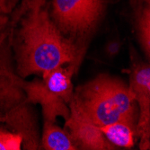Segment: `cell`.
Masks as SVG:
<instances>
[{
	"label": "cell",
	"mask_w": 150,
	"mask_h": 150,
	"mask_svg": "<svg viewBox=\"0 0 150 150\" xmlns=\"http://www.w3.org/2000/svg\"><path fill=\"white\" fill-rule=\"evenodd\" d=\"M8 26L21 78L42 76L66 63H79V48L51 20L46 0H20Z\"/></svg>",
	"instance_id": "1"
},
{
	"label": "cell",
	"mask_w": 150,
	"mask_h": 150,
	"mask_svg": "<svg viewBox=\"0 0 150 150\" xmlns=\"http://www.w3.org/2000/svg\"><path fill=\"white\" fill-rule=\"evenodd\" d=\"M71 99L99 128L117 121L136 124V101L129 86L118 77L101 74L77 87Z\"/></svg>",
	"instance_id": "2"
},
{
	"label": "cell",
	"mask_w": 150,
	"mask_h": 150,
	"mask_svg": "<svg viewBox=\"0 0 150 150\" xmlns=\"http://www.w3.org/2000/svg\"><path fill=\"white\" fill-rule=\"evenodd\" d=\"M76 63L67 67H58L42 75V79L24 82L23 78L12 73L5 72L13 84L25 92L28 103H39L42 107L45 120L55 122L57 117L67 120L69 117V103L73 96L72 77L77 69Z\"/></svg>",
	"instance_id": "3"
},
{
	"label": "cell",
	"mask_w": 150,
	"mask_h": 150,
	"mask_svg": "<svg viewBox=\"0 0 150 150\" xmlns=\"http://www.w3.org/2000/svg\"><path fill=\"white\" fill-rule=\"evenodd\" d=\"M104 6V0H52L54 23L65 34L86 35L100 22Z\"/></svg>",
	"instance_id": "4"
},
{
	"label": "cell",
	"mask_w": 150,
	"mask_h": 150,
	"mask_svg": "<svg viewBox=\"0 0 150 150\" xmlns=\"http://www.w3.org/2000/svg\"><path fill=\"white\" fill-rule=\"evenodd\" d=\"M129 91L139 103L137 134L140 149L150 147V67L148 63L134 61L129 74Z\"/></svg>",
	"instance_id": "5"
},
{
	"label": "cell",
	"mask_w": 150,
	"mask_h": 150,
	"mask_svg": "<svg viewBox=\"0 0 150 150\" xmlns=\"http://www.w3.org/2000/svg\"><path fill=\"white\" fill-rule=\"evenodd\" d=\"M69 107L70 113L66 120L65 127L69 129V135L77 148L87 150L115 149V146L106 139L100 128L87 117L74 100H70Z\"/></svg>",
	"instance_id": "6"
},
{
	"label": "cell",
	"mask_w": 150,
	"mask_h": 150,
	"mask_svg": "<svg viewBox=\"0 0 150 150\" xmlns=\"http://www.w3.org/2000/svg\"><path fill=\"white\" fill-rule=\"evenodd\" d=\"M134 26L145 55H150V0H134Z\"/></svg>",
	"instance_id": "7"
},
{
	"label": "cell",
	"mask_w": 150,
	"mask_h": 150,
	"mask_svg": "<svg viewBox=\"0 0 150 150\" xmlns=\"http://www.w3.org/2000/svg\"><path fill=\"white\" fill-rule=\"evenodd\" d=\"M106 139L115 147L131 148L137 135V124L128 121H117L100 127Z\"/></svg>",
	"instance_id": "8"
},
{
	"label": "cell",
	"mask_w": 150,
	"mask_h": 150,
	"mask_svg": "<svg viewBox=\"0 0 150 150\" xmlns=\"http://www.w3.org/2000/svg\"><path fill=\"white\" fill-rule=\"evenodd\" d=\"M42 146L46 150H76L70 136L55 125V122L45 120L42 133Z\"/></svg>",
	"instance_id": "9"
},
{
	"label": "cell",
	"mask_w": 150,
	"mask_h": 150,
	"mask_svg": "<svg viewBox=\"0 0 150 150\" xmlns=\"http://www.w3.org/2000/svg\"><path fill=\"white\" fill-rule=\"evenodd\" d=\"M20 0H0V36L8 28L13 12Z\"/></svg>",
	"instance_id": "10"
},
{
	"label": "cell",
	"mask_w": 150,
	"mask_h": 150,
	"mask_svg": "<svg viewBox=\"0 0 150 150\" xmlns=\"http://www.w3.org/2000/svg\"><path fill=\"white\" fill-rule=\"evenodd\" d=\"M22 145L21 134L0 129V150H20Z\"/></svg>",
	"instance_id": "11"
},
{
	"label": "cell",
	"mask_w": 150,
	"mask_h": 150,
	"mask_svg": "<svg viewBox=\"0 0 150 150\" xmlns=\"http://www.w3.org/2000/svg\"><path fill=\"white\" fill-rule=\"evenodd\" d=\"M119 49H120V46L117 42H112L107 47V53L108 54H116Z\"/></svg>",
	"instance_id": "12"
}]
</instances>
